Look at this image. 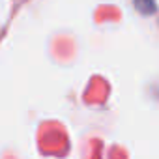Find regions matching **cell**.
Segmentation results:
<instances>
[{
    "mask_svg": "<svg viewBox=\"0 0 159 159\" xmlns=\"http://www.w3.org/2000/svg\"><path fill=\"white\" fill-rule=\"evenodd\" d=\"M135 4L139 6V10L142 11V13H150V11H153V0H135Z\"/></svg>",
    "mask_w": 159,
    "mask_h": 159,
    "instance_id": "6da1fadb",
    "label": "cell"
}]
</instances>
